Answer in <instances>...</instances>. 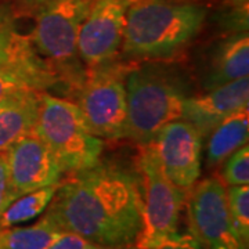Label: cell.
<instances>
[{
  "label": "cell",
  "mask_w": 249,
  "mask_h": 249,
  "mask_svg": "<svg viewBox=\"0 0 249 249\" xmlns=\"http://www.w3.org/2000/svg\"><path fill=\"white\" fill-rule=\"evenodd\" d=\"M45 212L62 231L106 247H134L142 222L139 175L103 160L67 173Z\"/></svg>",
  "instance_id": "cell-1"
},
{
  "label": "cell",
  "mask_w": 249,
  "mask_h": 249,
  "mask_svg": "<svg viewBox=\"0 0 249 249\" xmlns=\"http://www.w3.org/2000/svg\"><path fill=\"white\" fill-rule=\"evenodd\" d=\"M206 9L191 0H130L121 57L137 62L178 58L199 34Z\"/></svg>",
  "instance_id": "cell-2"
},
{
  "label": "cell",
  "mask_w": 249,
  "mask_h": 249,
  "mask_svg": "<svg viewBox=\"0 0 249 249\" xmlns=\"http://www.w3.org/2000/svg\"><path fill=\"white\" fill-rule=\"evenodd\" d=\"M188 88L166 62H137L126 78L127 122L124 139L147 144L162 126L181 118Z\"/></svg>",
  "instance_id": "cell-3"
},
{
  "label": "cell",
  "mask_w": 249,
  "mask_h": 249,
  "mask_svg": "<svg viewBox=\"0 0 249 249\" xmlns=\"http://www.w3.org/2000/svg\"><path fill=\"white\" fill-rule=\"evenodd\" d=\"M93 0H52L35 17L28 36L36 53L45 60L60 82L65 98L83 83L86 68L78 54V36Z\"/></svg>",
  "instance_id": "cell-4"
},
{
  "label": "cell",
  "mask_w": 249,
  "mask_h": 249,
  "mask_svg": "<svg viewBox=\"0 0 249 249\" xmlns=\"http://www.w3.org/2000/svg\"><path fill=\"white\" fill-rule=\"evenodd\" d=\"M35 132L60 160L65 175L91 168L101 160L104 140L90 130L70 98L40 93Z\"/></svg>",
  "instance_id": "cell-5"
},
{
  "label": "cell",
  "mask_w": 249,
  "mask_h": 249,
  "mask_svg": "<svg viewBox=\"0 0 249 249\" xmlns=\"http://www.w3.org/2000/svg\"><path fill=\"white\" fill-rule=\"evenodd\" d=\"M134 170L140 178L142 196V230L134 248L157 249L178 234L187 193L166 178L150 142L137 145Z\"/></svg>",
  "instance_id": "cell-6"
},
{
  "label": "cell",
  "mask_w": 249,
  "mask_h": 249,
  "mask_svg": "<svg viewBox=\"0 0 249 249\" xmlns=\"http://www.w3.org/2000/svg\"><path fill=\"white\" fill-rule=\"evenodd\" d=\"M137 61L121 55L86 71L83 83L71 100L78 106L93 133L103 140H122L127 122L126 78Z\"/></svg>",
  "instance_id": "cell-7"
},
{
  "label": "cell",
  "mask_w": 249,
  "mask_h": 249,
  "mask_svg": "<svg viewBox=\"0 0 249 249\" xmlns=\"http://www.w3.org/2000/svg\"><path fill=\"white\" fill-rule=\"evenodd\" d=\"M190 234L202 249H248L232 224L226 184L217 176L196 181L187 194Z\"/></svg>",
  "instance_id": "cell-8"
},
{
  "label": "cell",
  "mask_w": 249,
  "mask_h": 249,
  "mask_svg": "<svg viewBox=\"0 0 249 249\" xmlns=\"http://www.w3.org/2000/svg\"><path fill=\"white\" fill-rule=\"evenodd\" d=\"M129 4L130 0H93L78 36V54L86 71L121 55Z\"/></svg>",
  "instance_id": "cell-9"
},
{
  "label": "cell",
  "mask_w": 249,
  "mask_h": 249,
  "mask_svg": "<svg viewBox=\"0 0 249 249\" xmlns=\"http://www.w3.org/2000/svg\"><path fill=\"white\" fill-rule=\"evenodd\" d=\"M202 140L196 127L180 118L162 126L150 142L166 178L187 194L201 176Z\"/></svg>",
  "instance_id": "cell-10"
},
{
  "label": "cell",
  "mask_w": 249,
  "mask_h": 249,
  "mask_svg": "<svg viewBox=\"0 0 249 249\" xmlns=\"http://www.w3.org/2000/svg\"><path fill=\"white\" fill-rule=\"evenodd\" d=\"M6 160L10 183L17 196L58 184L65 176L60 160L35 129L10 145Z\"/></svg>",
  "instance_id": "cell-11"
},
{
  "label": "cell",
  "mask_w": 249,
  "mask_h": 249,
  "mask_svg": "<svg viewBox=\"0 0 249 249\" xmlns=\"http://www.w3.org/2000/svg\"><path fill=\"white\" fill-rule=\"evenodd\" d=\"M19 90H60V82L49 64L36 53L29 37L16 34L9 60L0 67V101Z\"/></svg>",
  "instance_id": "cell-12"
},
{
  "label": "cell",
  "mask_w": 249,
  "mask_h": 249,
  "mask_svg": "<svg viewBox=\"0 0 249 249\" xmlns=\"http://www.w3.org/2000/svg\"><path fill=\"white\" fill-rule=\"evenodd\" d=\"M247 107H249V79L242 78L206 90L202 94L188 96L183 104L181 119L193 124L205 139L223 119Z\"/></svg>",
  "instance_id": "cell-13"
},
{
  "label": "cell",
  "mask_w": 249,
  "mask_h": 249,
  "mask_svg": "<svg viewBox=\"0 0 249 249\" xmlns=\"http://www.w3.org/2000/svg\"><path fill=\"white\" fill-rule=\"evenodd\" d=\"M40 93L43 91L19 90L0 101V152L35 129Z\"/></svg>",
  "instance_id": "cell-14"
},
{
  "label": "cell",
  "mask_w": 249,
  "mask_h": 249,
  "mask_svg": "<svg viewBox=\"0 0 249 249\" xmlns=\"http://www.w3.org/2000/svg\"><path fill=\"white\" fill-rule=\"evenodd\" d=\"M249 37L245 34L232 35L216 49L209 71L204 79L206 90L231 83L234 80L248 78Z\"/></svg>",
  "instance_id": "cell-15"
},
{
  "label": "cell",
  "mask_w": 249,
  "mask_h": 249,
  "mask_svg": "<svg viewBox=\"0 0 249 249\" xmlns=\"http://www.w3.org/2000/svg\"><path fill=\"white\" fill-rule=\"evenodd\" d=\"M249 109L241 108L232 112L211 132L206 147V165L216 168L222 165L232 152L248 144Z\"/></svg>",
  "instance_id": "cell-16"
},
{
  "label": "cell",
  "mask_w": 249,
  "mask_h": 249,
  "mask_svg": "<svg viewBox=\"0 0 249 249\" xmlns=\"http://www.w3.org/2000/svg\"><path fill=\"white\" fill-rule=\"evenodd\" d=\"M65 231L45 213L35 224L11 227L7 230L1 249H46Z\"/></svg>",
  "instance_id": "cell-17"
},
{
  "label": "cell",
  "mask_w": 249,
  "mask_h": 249,
  "mask_svg": "<svg viewBox=\"0 0 249 249\" xmlns=\"http://www.w3.org/2000/svg\"><path fill=\"white\" fill-rule=\"evenodd\" d=\"M57 186L58 184L43 187L16 198L4 209V212L0 214V227L11 229L19 223L32 220L39 214L43 213L53 199Z\"/></svg>",
  "instance_id": "cell-18"
},
{
  "label": "cell",
  "mask_w": 249,
  "mask_h": 249,
  "mask_svg": "<svg viewBox=\"0 0 249 249\" xmlns=\"http://www.w3.org/2000/svg\"><path fill=\"white\" fill-rule=\"evenodd\" d=\"M227 208L235 230L241 240L248 247L249 244V187L226 186Z\"/></svg>",
  "instance_id": "cell-19"
},
{
  "label": "cell",
  "mask_w": 249,
  "mask_h": 249,
  "mask_svg": "<svg viewBox=\"0 0 249 249\" xmlns=\"http://www.w3.org/2000/svg\"><path fill=\"white\" fill-rule=\"evenodd\" d=\"M226 186L249 184V148L248 144L240 147L223 162L222 178Z\"/></svg>",
  "instance_id": "cell-20"
},
{
  "label": "cell",
  "mask_w": 249,
  "mask_h": 249,
  "mask_svg": "<svg viewBox=\"0 0 249 249\" xmlns=\"http://www.w3.org/2000/svg\"><path fill=\"white\" fill-rule=\"evenodd\" d=\"M46 249H136L134 247H106L86 240L73 232H64Z\"/></svg>",
  "instance_id": "cell-21"
},
{
  "label": "cell",
  "mask_w": 249,
  "mask_h": 249,
  "mask_svg": "<svg viewBox=\"0 0 249 249\" xmlns=\"http://www.w3.org/2000/svg\"><path fill=\"white\" fill-rule=\"evenodd\" d=\"M16 198V193L10 183L9 170H7V160H6V151L0 152V214L9 206Z\"/></svg>",
  "instance_id": "cell-22"
},
{
  "label": "cell",
  "mask_w": 249,
  "mask_h": 249,
  "mask_svg": "<svg viewBox=\"0 0 249 249\" xmlns=\"http://www.w3.org/2000/svg\"><path fill=\"white\" fill-rule=\"evenodd\" d=\"M52 0H10L9 6L13 17H35L39 10L43 9Z\"/></svg>",
  "instance_id": "cell-23"
},
{
  "label": "cell",
  "mask_w": 249,
  "mask_h": 249,
  "mask_svg": "<svg viewBox=\"0 0 249 249\" xmlns=\"http://www.w3.org/2000/svg\"><path fill=\"white\" fill-rule=\"evenodd\" d=\"M16 32L14 17L7 4H0V50H3Z\"/></svg>",
  "instance_id": "cell-24"
},
{
  "label": "cell",
  "mask_w": 249,
  "mask_h": 249,
  "mask_svg": "<svg viewBox=\"0 0 249 249\" xmlns=\"http://www.w3.org/2000/svg\"><path fill=\"white\" fill-rule=\"evenodd\" d=\"M157 249H202L201 245L196 242V240L188 232V234H180L178 232L176 237L165 242L162 247Z\"/></svg>",
  "instance_id": "cell-25"
},
{
  "label": "cell",
  "mask_w": 249,
  "mask_h": 249,
  "mask_svg": "<svg viewBox=\"0 0 249 249\" xmlns=\"http://www.w3.org/2000/svg\"><path fill=\"white\" fill-rule=\"evenodd\" d=\"M17 34V31L13 34V36H11V39H10V42L7 43V46L3 49V50H0V67L4 64V62L9 60V55H10V50H11V45H13V39H14V35Z\"/></svg>",
  "instance_id": "cell-26"
},
{
  "label": "cell",
  "mask_w": 249,
  "mask_h": 249,
  "mask_svg": "<svg viewBox=\"0 0 249 249\" xmlns=\"http://www.w3.org/2000/svg\"><path fill=\"white\" fill-rule=\"evenodd\" d=\"M230 1L238 9H248L249 0H230Z\"/></svg>",
  "instance_id": "cell-27"
},
{
  "label": "cell",
  "mask_w": 249,
  "mask_h": 249,
  "mask_svg": "<svg viewBox=\"0 0 249 249\" xmlns=\"http://www.w3.org/2000/svg\"><path fill=\"white\" fill-rule=\"evenodd\" d=\"M7 230H9V229H3V227H0V249H1V244H3V240H4V235H6Z\"/></svg>",
  "instance_id": "cell-28"
}]
</instances>
